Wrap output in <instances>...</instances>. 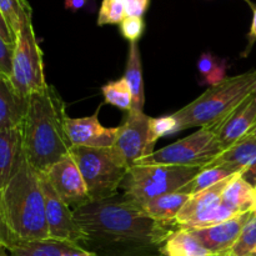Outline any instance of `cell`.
<instances>
[{
    "instance_id": "obj_1",
    "label": "cell",
    "mask_w": 256,
    "mask_h": 256,
    "mask_svg": "<svg viewBox=\"0 0 256 256\" xmlns=\"http://www.w3.org/2000/svg\"><path fill=\"white\" fill-rule=\"evenodd\" d=\"M49 239L42 172L22 150L12 179L0 189V242L10 250L20 242Z\"/></svg>"
},
{
    "instance_id": "obj_2",
    "label": "cell",
    "mask_w": 256,
    "mask_h": 256,
    "mask_svg": "<svg viewBox=\"0 0 256 256\" xmlns=\"http://www.w3.org/2000/svg\"><path fill=\"white\" fill-rule=\"evenodd\" d=\"M74 215L90 240L154 246L172 234L168 225L155 222L138 202L126 198L90 202L76 208Z\"/></svg>"
},
{
    "instance_id": "obj_3",
    "label": "cell",
    "mask_w": 256,
    "mask_h": 256,
    "mask_svg": "<svg viewBox=\"0 0 256 256\" xmlns=\"http://www.w3.org/2000/svg\"><path fill=\"white\" fill-rule=\"evenodd\" d=\"M66 104L52 85L29 98L22 124V150L30 164L46 172L70 155L72 145L66 132Z\"/></svg>"
},
{
    "instance_id": "obj_4",
    "label": "cell",
    "mask_w": 256,
    "mask_h": 256,
    "mask_svg": "<svg viewBox=\"0 0 256 256\" xmlns=\"http://www.w3.org/2000/svg\"><path fill=\"white\" fill-rule=\"evenodd\" d=\"M256 70L225 78L205 90L194 102L174 112L180 130L204 128L224 119L232 110L255 92Z\"/></svg>"
},
{
    "instance_id": "obj_5",
    "label": "cell",
    "mask_w": 256,
    "mask_h": 256,
    "mask_svg": "<svg viewBox=\"0 0 256 256\" xmlns=\"http://www.w3.org/2000/svg\"><path fill=\"white\" fill-rule=\"evenodd\" d=\"M202 169L178 165H134L128 170L120 188L126 199L142 202L179 192Z\"/></svg>"
},
{
    "instance_id": "obj_6",
    "label": "cell",
    "mask_w": 256,
    "mask_h": 256,
    "mask_svg": "<svg viewBox=\"0 0 256 256\" xmlns=\"http://www.w3.org/2000/svg\"><path fill=\"white\" fill-rule=\"evenodd\" d=\"M70 155L79 166L92 202L112 199L129 170L118 159L112 148L72 146Z\"/></svg>"
},
{
    "instance_id": "obj_7",
    "label": "cell",
    "mask_w": 256,
    "mask_h": 256,
    "mask_svg": "<svg viewBox=\"0 0 256 256\" xmlns=\"http://www.w3.org/2000/svg\"><path fill=\"white\" fill-rule=\"evenodd\" d=\"M9 82L22 98H30L49 85L45 82L42 52L32 28V8L26 0H24L22 30L15 39L12 75Z\"/></svg>"
},
{
    "instance_id": "obj_8",
    "label": "cell",
    "mask_w": 256,
    "mask_h": 256,
    "mask_svg": "<svg viewBox=\"0 0 256 256\" xmlns=\"http://www.w3.org/2000/svg\"><path fill=\"white\" fill-rule=\"evenodd\" d=\"M222 152V148L215 132L210 126H204L194 134L142 158L135 165L205 168Z\"/></svg>"
},
{
    "instance_id": "obj_9",
    "label": "cell",
    "mask_w": 256,
    "mask_h": 256,
    "mask_svg": "<svg viewBox=\"0 0 256 256\" xmlns=\"http://www.w3.org/2000/svg\"><path fill=\"white\" fill-rule=\"evenodd\" d=\"M42 186L50 239L75 245L90 242V238L75 219L74 210H70L69 205L62 202L44 172H42Z\"/></svg>"
},
{
    "instance_id": "obj_10",
    "label": "cell",
    "mask_w": 256,
    "mask_h": 256,
    "mask_svg": "<svg viewBox=\"0 0 256 256\" xmlns=\"http://www.w3.org/2000/svg\"><path fill=\"white\" fill-rule=\"evenodd\" d=\"M149 122L150 116L144 112L130 110L125 122L118 126L116 139L112 150L128 169L146 156Z\"/></svg>"
},
{
    "instance_id": "obj_11",
    "label": "cell",
    "mask_w": 256,
    "mask_h": 256,
    "mask_svg": "<svg viewBox=\"0 0 256 256\" xmlns=\"http://www.w3.org/2000/svg\"><path fill=\"white\" fill-rule=\"evenodd\" d=\"M44 174L62 202L74 210L92 202L84 178L72 155L58 162Z\"/></svg>"
},
{
    "instance_id": "obj_12",
    "label": "cell",
    "mask_w": 256,
    "mask_h": 256,
    "mask_svg": "<svg viewBox=\"0 0 256 256\" xmlns=\"http://www.w3.org/2000/svg\"><path fill=\"white\" fill-rule=\"evenodd\" d=\"M256 122V94L252 92L224 119L209 125L216 135L222 150L229 149L246 136Z\"/></svg>"
},
{
    "instance_id": "obj_13",
    "label": "cell",
    "mask_w": 256,
    "mask_h": 256,
    "mask_svg": "<svg viewBox=\"0 0 256 256\" xmlns=\"http://www.w3.org/2000/svg\"><path fill=\"white\" fill-rule=\"evenodd\" d=\"M102 105L98 106L90 116L66 119V132L72 146L104 149L112 148L116 139L118 128H106L100 124L99 112Z\"/></svg>"
},
{
    "instance_id": "obj_14",
    "label": "cell",
    "mask_w": 256,
    "mask_h": 256,
    "mask_svg": "<svg viewBox=\"0 0 256 256\" xmlns=\"http://www.w3.org/2000/svg\"><path fill=\"white\" fill-rule=\"evenodd\" d=\"M252 216L254 212H248L215 226L190 230V232H192V234L212 255L226 256L239 239L245 225Z\"/></svg>"
},
{
    "instance_id": "obj_15",
    "label": "cell",
    "mask_w": 256,
    "mask_h": 256,
    "mask_svg": "<svg viewBox=\"0 0 256 256\" xmlns=\"http://www.w3.org/2000/svg\"><path fill=\"white\" fill-rule=\"evenodd\" d=\"M205 168H222L230 172H242V176L256 184V139L252 136L242 138L240 142L225 149Z\"/></svg>"
},
{
    "instance_id": "obj_16",
    "label": "cell",
    "mask_w": 256,
    "mask_h": 256,
    "mask_svg": "<svg viewBox=\"0 0 256 256\" xmlns=\"http://www.w3.org/2000/svg\"><path fill=\"white\" fill-rule=\"evenodd\" d=\"M29 108V98H22L10 82L0 76V132L22 129Z\"/></svg>"
},
{
    "instance_id": "obj_17",
    "label": "cell",
    "mask_w": 256,
    "mask_h": 256,
    "mask_svg": "<svg viewBox=\"0 0 256 256\" xmlns=\"http://www.w3.org/2000/svg\"><path fill=\"white\" fill-rule=\"evenodd\" d=\"M9 252L12 256H99L94 252L84 249L82 245L52 239L20 242Z\"/></svg>"
},
{
    "instance_id": "obj_18",
    "label": "cell",
    "mask_w": 256,
    "mask_h": 256,
    "mask_svg": "<svg viewBox=\"0 0 256 256\" xmlns=\"http://www.w3.org/2000/svg\"><path fill=\"white\" fill-rule=\"evenodd\" d=\"M234 176L235 174L222 180V182L212 185V186L208 188V189L202 190V192H198V194L192 195L190 199L185 202L182 209L180 210L179 214H178L176 219H175V224L179 228H182V225L186 224L188 222H190L192 218L199 215L200 212L220 204L222 202V195L224 192L225 188L228 186V184L232 182Z\"/></svg>"
},
{
    "instance_id": "obj_19",
    "label": "cell",
    "mask_w": 256,
    "mask_h": 256,
    "mask_svg": "<svg viewBox=\"0 0 256 256\" xmlns=\"http://www.w3.org/2000/svg\"><path fill=\"white\" fill-rule=\"evenodd\" d=\"M22 152V129L0 132V189L6 186Z\"/></svg>"
},
{
    "instance_id": "obj_20",
    "label": "cell",
    "mask_w": 256,
    "mask_h": 256,
    "mask_svg": "<svg viewBox=\"0 0 256 256\" xmlns=\"http://www.w3.org/2000/svg\"><path fill=\"white\" fill-rule=\"evenodd\" d=\"M189 199L190 195L176 192L162 195V196L154 198L146 202H138V204L155 222L169 225L170 222H175L178 214Z\"/></svg>"
},
{
    "instance_id": "obj_21",
    "label": "cell",
    "mask_w": 256,
    "mask_h": 256,
    "mask_svg": "<svg viewBox=\"0 0 256 256\" xmlns=\"http://www.w3.org/2000/svg\"><path fill=\"white\" fill-rule=\"evenodd\" d=\"M222 202L239 214L254 212L256 204L255 185L248 182L242 172L235 174L222 192Z\"/></svg>"
},
{
    "instance_id": "obj_22",
    "label": "cell",
    "mask_w": 256,
    "mask_h": 256,
    "mask_svg": "<svg viewBox=\"0 0 256 256\" xmlns=\"http://www.w3.org/2000/svg\"><path fill=\"white\" fill-rule=\"evenodd\" d=\"M124 78L129 82L132 92V108L135 112H142L145 104L144 78H142V55H140L139 42H130L129 52H128L126 68H125Z\"/></svg>"
},
{
    "instance_id": "obj_23",
    "label": "cell",
    "mask_w": 256,
    "mask_h": 256,
    "mask_svg": "<svg viewBox=\"0 0 256 256\" xmlns=\"http://www.w3.org/2000/svg\"><path fill=\"white\" fill-rule=\"evenodd\" d=\"M164 256H215L212 255L192 232L179 229L172 232L162 248Z\"/></svg>"
},
{
    "instance_id": "obj_24",
    "label": "cell",
    "mask_w": 256,
    "mask_h": 256,
    "mask_svg": "<svg viewBox=\"0 0 256 256\" xmlns=\"http://www.w3.org/2000/svg\"><path fill=\"white\" fill-rule=\"evenodd\" d=\"M238 215H240L239 212H236L235 210L230 209V208H228L226 205L220 202V204L215 205V206L200 212L199 215L192 218L190 222H188L186 224L182 225V226L179 228V229H185V230L206 229V228L215 226V225H219L222 224V222H228V220L232 219V218L238 216Z\"/></svg>"
},
{
    "instance_id": "obj_25",
    "label": "cell",
    "mask_w": 256,
    "mask_h": 256,
    "mask_svg": "<svg viewBox=\"0 0 256 256\" xmlns=\"http://www.w3.org/2000/svg\"><path fill=\"white\" fill-rule=\"evenodd\" d=\"M234 174L235 172L228 169H222V168H202L199 174L192 182H188L185 186H182L179 190V192H184V194L192 196V195L198 194V192L218 184L222 180L226 179Z\"/></svg>"
},
{
    "instance_id": "obj_26",
    "label": "cell",
    "mask_w": 256,
    "mask_h": 256,
    "mask_svg": "<svg viewBox=\"0 0 256 256\" xmlns=\"http://www.w3.org/2000/svg\"><path fill=\"white\" fill-rule=\"evenodd\" d=\"M105 104L116 106L118 109L130 112L132 108V92L129 82L124 76L115 82H108L102 88Z\"/></svg>"
},
{
    "instance_id": "obj_27",
    "label": "cell",
    "mask_w": 256,
    "mask_h": 256,
    "mask_svg": "<svg viewBox=\"0 0 256 256\" xmlns=\"http://www.w3.org/2000/svg\"><path fill=\"white\" fill-rule=\"evenodd\" d=\"M182 132L178 119L174 114L165 115L160 118H150L149 122V138H148L146 145V156L154 152V146L156 144L158 139L169 135L175 134V132Z\"/></svg>"
},
{
    "instance_id": "obj_28",
    "label": "cell",
    "mask_w": 256,
    "mask_h": 256,
    "mask_svg": "<svg viewBox=\"0 0 256 256\" xmlns=\"http://www.w3.org/2000/svg\"><path fill=\"white\" fill-rule=\"evenodd\" d=\"M198 70L202 75V84H208L210 86L222 82L226 74V62L220 60L212 52H204L198 60Z\"/></svg>"
},
{
    "instance_id": "obj_29",
    "label": "cell",
    "mask_w": 256,
    "mask_h": 256,
    "mask_svg": "<svg viewBox=\"0 0 256 256\" xmlns=\"http://www.w3.org/2000/svg\"><path fill=\"white\" fill-rule=\"evenodd\" d=\"M0 19L16 38L24 19V0H0Z\"/></svg>"
},
{
    "instance_id": "obj_30",
    "label": "cell",
    "mask_w": 256,
    "mask_h": 256,
    "mask_svg": "<svg viewBox=\"0 0 256 256\" xmlns=\"http://www.w3.org/2000/svg\"><path fill=\"white\" fill-rule=\"evenodd\" d=\"M256 252V216L252 218L242 229L239 239L226 256H252Z\"/></svg>"
},
{
    "instance_id": "obj_31",
    "label": "cell",
    "mask_w": 256,
    "mask_h": 256,
    "mask_svg": "<svg viewBox=\"0 0 256 256\" xmlns=\"http://www.w3.org/2000/svg\"><path fill=\"white\" fill-rule=\"evenodd\" d=\"M126 18L124 0H102L98 15V25L122 24Z\"/></svg>"
},
{
    "instance_id": "obj_32",
    "label": "cell",
    "mask_w": 256,
    "mask_h": 256,
    "mask_svg": "<svg viewBox=\"0 0 256 256\" xmlns=\"http://www.w3.org/2000/svg\"><path fill=\"white\" fill-rule=\"evenodd\" d=\"M15 42L0 38V76L10 80L14 64Z\"/></svg>"
},
{
    "instance_id": "obj_33",
    "label": "cell",
    "mask_w": 256,
    "mask_h": 256,
    "mask_svg": "<svg viewBox=\"0 0 256 256\" xmlns=\"http://www.w3.org/2000/svg\"><path fill=\"white\" fill-rule=\"evenodd\" d=\"M120 25H122V36L130 42H138L144 32L142 16H126Z\"/></svg>"
},
{
    "instance_id": "obj_34",
    "label": "cell",
    "mask_w": 256,
    "mask_h": 256,
    "mask_svg": "<svg viewBox=\"0 0 256 256\" xmlns=\"http://www.w3.org/2000/svg\"><path fill=\"white\" fill-rule=\"evenodd\" d=\"M126 16H142L148 9L149 0H124Z\"/></svg>"
},
{
    "instance_id": "obj_35",
    "label": "cell",
    "mask_w": 256,
    "mask_h": 256,
    "mask_svg": "<svg viewBox=\"0 0 256 256\" xmlns=\"http://www.w3.org/2000/svg\"><path fill=\"white\" fill-rule=\"evenodd\" d=\"M89 0H65V8L72 12H78L86 6Z\"/></svg>"
},
{
    "instance_id": "obj_36",
    "label": "cell",
    "mask_w": 256,
    "mask_h": 256,
    "mask_svg": "<svg viewBox=\"0 0 256 256\" xmlns=\"http://www.w3.org/2000/svg\"><path fill=\"white\" fill-rule=\"evenodd\" d=\"M249 39L252 40V42H255L256 40V8L254 9V15H252V24L249 32Z\"/></svg>"
},
{
    "instance_id": "obj_37",
    "label": "cell",
    "mask_w": 256,
    "mask_h": 256,
    "mask_svg": "<svg viewBox=\"0 0 256 256\" xmlns=\"http://www.w3.org/2000/svg\"><path fill=\"white\" fill-rule=\"evenodd\" d=\"M246 136H252V138H254V139H256V126L254 128V129L250 130V132L246 135Z\"/></svg>"
},
{
    "instance_id": "obj_38",
    "label": "cell",
    "mask_w": 256,
    "mask_h": 256,
    "mask_svg": "<svg viewBox=\"0 0 256 256\" xmlns=\"http://www.w3.org/2000/svg\"><path fill=\"white\" fill-rule=\"evenodd\" d=\"M254 215L256 216V204H255V208H254Z\"/></svg>"
},
{
    "instance_id": "obj_39",
    "label": "cell",
    "mask_w": 256,
    "mask_h": 256,
    "mask_svg": "<svg viewBox=\"0 0 256 256\" xmlns=\"http://www.w3.org/2000/svg\"><path fill=\"white\" fill-rule=\"evenodd\" d=\"M2 256H8V255H5V254H4V252H2ZM10 256H12V255H10Z\"/></svg>"
},
{
    "instance_id": "obj_40",
    "label": "cell",
    "mask_w": 256,
    "mask_h": 256,
    "mask_svg": "<svg viewBox=\"0 0 256 256\" xmlns=\"http://www.w3.org/2000/svg\"><path fill=\"white\" fill-rule=\"evenodd\" d=\"M255 126H256V122H255V125H254V128H255ZM254 128H252V129H254Z\"/></svg>"
},
{
    "instance_id": "obj_41",
    "label": "cell",
    "mask_w": 256,
    "mask_h": 256,
    "mask_svg": "<svg viewBox=\"0 0 256 256\" xmlns=\"http://www.w3.org/2000/svg\"><path fill=\"white\" fill-rule=\"evenodd\" d=\"M252 256H256V252H255V254H254V255H252Z\"/></svg>"
},
{
    "instance_id": "obj_42",
    "label": "cell",
    "mask_w": 256,
    "mask_h": 256,
    "mask_svg": "<svg viewBox=\"0 0 256 256\" xmlns=\"http://www.w3.org/2000/svg\"><path fill=\"white\" fill-rule=\"evenodd\" d=\"M255 94H256V88H255Z\"/></svg>"
},
{
    "instance_id": "obj_43",
    "label": "cell",
    "mask_w": 256,
    "mask_h": 256,
    "mask_svg": "<svg viewBox=\"0 0 256 256\" xmlns=\"http://www.w3.org/2000/svg\"><path fill=\"white\" fill-rule=\"evenodd\" d=\"M255 189H256V184H255Z\"/></svg>"
}]
</instances>
